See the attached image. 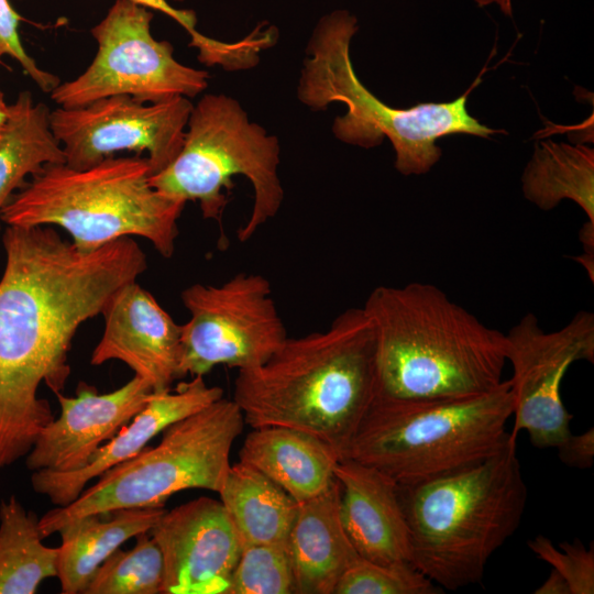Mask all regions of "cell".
<instances>
[{
	"instance_id": "15",
	"label": "cell",
	"mask_w": 594,
	"mask_h": 594,
	"mask_svg": "<svg viewBox=\"0 0 594 594\" xmlns=\"http://www.w3.org/2000/svg\"><path fill=\"white\" fill-rule=\"evenodd\" d=\"M152 394L151 385L136 375L110 393L99 394L86 382L78 383L73 397L55 393L59 417L41 431L26 454L28 470L69 473L84 469L145 407Z\"/></svg>"
},
{
	"instance_id": "31",
	"label": "cell",
	"mask_w": 594,
	"mask_h": 594,
	"mask_svg": "<svg viewBox=\"0 0 594 594\" xmlns=\"http://www.w3.org/2000/svg\"><path fill=\"white\" fill-rule=\"evenodd\" d=\"M20 20L9 0H0V57L9 55L14 58L44 92L51 94L61 84L59 78L40 68L25 52L19 35Z\"/></svg>"
},
{
	"instance_id": "16",
	"label": "cell",
	"mask_w": 594,
	"mask_h": 594,
	"mask_svg": "<svg viewBox=\"0 0 594 594\" xmlns=\"http://www.w3.org/2000/svg\"><path fill=\"white\" fill-rule=\"evenodd\" d=\"M101 315L105 329L91 353V365L121 361L154 393L170 389L178 378L182 324L136 280L117 289Z\"/></svg>"
},
{
	"instance_id": "18",
	"label": "cell",
	"mask_w": 594,
	"mask_h": 594,
	"mask_svg": "<svg viewBox=\"0 0 594 594\" xmlns=\"http://www.w3.org/2000/svg\"><path fill=\"white\" fill-rule=\"evenodd\" d=\"M334 477L340 484L341 521L359 556L383 564L410 562L397 482L349 458L337 462Z\"/></svg>"
},
{
	"instance_id": "33",
	"label": "cell",
	"mask_w": 594,
	"mask_h": 594,
	"mask_svg": "<svg viewBox=\"0 0 594 594\" xmlns=\"http://www.w3.org/2000/svg\"><path fill=\"white\" fill-rule=\"evenodd\" d=\"M534 593L536 594H571L570 587L564 578L551 570L549 576L538 586Z\"/></svg>"
},
{
	"instance_id": "36",
	"label": "cell",
	"mask_w": 594,
	"mask_h": 594,
	"mask_svg": "<svg viewBox=\"0 0 594 594\" xmlns=\"http://www.w3.org/2000/svg\"><path fill=\"white\" fill-rule=\"evenodd\" d=\"M9 116V105L6 102L4 95L0 90V135L6 127Z\"/></svg>"
},
{
	"instance_id": "4",
	"label": "cell",
	"mask_w": 594,
	"mask_h": 594,
	"mask_svg": "<svg viewBox=\"0 0 594 594\" xmlns=\"http://www.w3.org/2000/svg\"><path fill=\"white\" fill-rule=\"evenodd\" d=\"M397 484L410 563L450 591L481 582L490 558L518 529L528 498L510 432L496 453L476 464Z\"/></svg>"
},
{
	"instance_id": "30",
	"label": "cell",
	"mask_w": 594,
	"mask_h": 594,
	"mask_svg": "<svg viewBox=\"0 0 594 594\" xmlns=\"http://www.w3.org/2000/svg\"><path fill=\"white\" fill-rule=\"evenodd\" d=\"M142 7L160 11L180 24L189 34L191 47L198 51V59L207 66H229L234 59L237 46L233 42H223L208 37L196 29L197 18L191 10H179L167 0H131ZM182 1V0H176Z\"/></svg>"
},
{
	"instance_id": "6",
	"label": "cell",
	"mask_w": 594,
	"mask_h": 594,
	"mask_svg": "<svg viewBox=\"0 0 594 594\" xmlns=\"http://www.w3.org/2000/svg\"><path fill=\"white\" fill-rule=\"evenodd\" d=\"M358 31L356 18L346 10L323 15L315 26L299 79L298 99L312 110L342 102L346 112L338 117L332 132L340 141L371 148L387 138L395 151V168L405 176L428 173L441 157L436 141L455 133L480 138L501 132L473 118L466 108L474 85L449 102H425L394 108L380 100L360 81L350 44Z\"/></svg>"
},
{
	"instance_id": "10",
	"label": "cell",
	"mask_w": 594,
	"mask_h": 594,
	"mask_svg": "<svg viewBox=\"0 0 594 594\" xmlns=\"http://www.w3.org/2000/svg\"><path fill=\"white\" fill-rule=\"evenodd\" d=\"M153 13L131 0H117L91 29L98 51L76 79L59 84L51 98L63 108L128 95L154 103L193 98L208 87L209 74L180 64L167 41L152 36Z\"/></svg>"
},
{
	"instance_id": "22",
	"label": "cell",
	"mask_w": 594,
	"mask_h": 594,
	"mask_svg": "<svg viewBox=\"0 0 594 594\" xmlns=\"http://www.w3.org/2000/svg\"><path fill=\"white\" fill-rule=\"evenodd\" d=\"M218 494L242 547L286 544L298 503L266 475L239 461Z\"/></svg>"
},
{
	"instance_id": "28",
	"label": "cell",
	"mask_w": 594,
	"mask_h": 594,
	"mask_svg": "<svg viewBox=\"0 0 594 594\" xmlns=\"http://www.w3.org/2000/svg\"><path fill=\"white\" fill-rule=\"evenodd\" d=\"M442 588L410 562L375 563L360 558L341 576L333 594H439Z\"/></svg>"
},
{
	"instance_id": "32",
	"label": "cell",
	"mask_w": 594,
	"mask_h": 594,
	"mask_svg": "<svg viewBox=\"0 0 594 594\" xmlns=\"http://www.w3.org/2000/svg\"><path fill=\"white\" fill-rule=\"evenodd\" d=\"M559 459L566 466L590 469L594 461V429L580 435L572 432L557 447Z\"/></svg>"
},
{
	"instance_id": "5",
	"label": "cell",
	"mask_w": 594,
	"mask_h": 594,
	"mask_svg": "<svg viewBox=\"0 0 594 594\" xmlns=\"http://www.w3.org/2000/svg\"><path fill=\"white\" fill-rule=\"evenodd\" d=\"M146 157H109L86 169L45 165L1 211L6 226H56L88 253L124 237H141L172 257L184 201L150 184Z\"/></svg>"
},
{
	"instance_id": "27",
	"label": "cell",
	"mask_w": 594,
	"mask_h": 594,
	"mask_svg": "<svg viewBox=\"0 0 594 594\" xmlns=\"http://www.w3.org/2000/svg\"><path fill=\"white\" fill-rule=\"evenodd\" d=\"M296 581L286 544L243 546L229 594H293Z\"/></svg>"
},
{
	"instance_id": "34",
	"label": "cell",
	"mask_w": 594,
	"mask_h": 594,
	"mask_svg": "<svg viewBox=\"0 0 594 594\" xmlns=\"http://www.w3.org/2000/svg\"><path fill=\"white\" fill-rule=\"evenodd\" d=\"M580 241L585 252L594 253V223L587 221L580 231Z\"/></svg>"
},
{
	"instance_id": "26",
	"label": "cell",
	"mask_w": 594,
	"mask_h": 594,
	"mask_svg": "<svg viewBox=\"0 0 594 594\" xmlns=\"http://www.w3.org/2000/svg\"><path fill=\"white\" fill-rule=\"evenodd\" d=\"M129 550L117 549L97 569L82 594H160L164 564L150 532L135 537Z\"/></svg>"
},
{
	"instance_id": "25",
	"label": "cell",
	"mask_w": 594,
	"mask_h": 594,
	"mask_svg": "<svg viewBox=\"0 0 594 594\" xmlns=\"http://www.w3.org/2000/svg\"><path fill=\"white\" fill-rule=\"evenodd\" d=\"M38 517L15 495L0 503V594H34L57 576L59 547L43 543Z\"/></svg>"
},
{
	"instance_id": "20",
	"label": "cell",
	"mask_w": 594,
	"mask_h": 594,
	"mask_svg": "<svg viewBox=\"0 0 594 594\" xmlns=\"http://www.w3.org/2000/svg\"><path fill=\"white\" fill-rule=\"evenodd\" d=\"M241 462L253 466L297 503L324 492L336 480L338 453L318 437L288 427L252 428L240 449Z\"/></svg>"
},
{
	"instance_id": "3",
	"label": "cell",
	"mask_w": 594,
	"mask_h": 594,
	"mask_svg": "<svg viewBox=\"0 0 594 594\" xmlns=\"http://www.w3.org/2000/svg\"><path fill=\"white\" fill-rule=\"evenodd\" d=\"M362 308L375 333L378 394L466 397L503 382L505 333L487 327L436 285L377 286Z\"/></svg>"
},
{
	"instance_id": "9",
	"label": "cell",
	"mask_w": 594,
	"mask_h": 594,
	"mask_svg": "<svg viewBox=\"0 0 594 594\" xmlns=\"http://www.w3.org/2000/svg\"><path fill=\"white\" fill-rule=\"evenodd\" d=\"M244 425L239 406L224 397L172 424L155 447H145L107 470L72 504L56 506L38 518L42 538L81 516L164 506L168 497L184 490L219 493L231 466L232 446Z\"/></svg>"
},
{
	"instance_id": "19",
	"label": "cell",
	"mask_w": 594,
	"mask_h": 594,
	"mask_svg": "<svg viewBox=\"0 0 594 594\" xmlns=\"http://www.w3.org/2000/svg\"><path fill=\"white\" fill-rule=\"evenodd\" d=\"M287 551L298 594H333L344 572L361 557L340 517L337 479L321 494L298 503Z\"/></svg>"
},
{
	"instance_id": "7",
	"label": "cell",
	"mask_w": 594,
	"mask_h": 594,
	"mask_svg": "<svg viewBox=\"0 0 594 594\" xmlns=\"http://www.w3.org/2000/svg\"><path fill=\"white\" fill-rule=\"evenodd\" d=\"M513 409L509 380L466 397L408 399L377 393L342 458L399 484L433 479L496 453L509 437Z\"/></svg>"
},
{
	"instance_id": "11",
	"label": "cell",
	"mask_w": 594,
	"mask_h": 594,
	"mask_svg": "<svg viewBox=\"0 0 594 594\" xmlns=\"http://www.w3.org/2000/svg\"><path fill=\"white\" fill-rule=\"evenodd\" d=\"M180 298L190 318L182 324L178 378L204 376L217 365L256 367L288 338L271 283L261 274L241 272L221 285L197 283Z\"/></svg>"
},
{
	"instance_id": "12",
	"label": "cell",
	"mask_w": 594,
	"mask_h": 594,
	"mask_svg": "<svg viewBox=\"0 0 594 594\" xmlns=\"http://www.w3.org/2000/svg\"><path fill=\"white\" fill-rule=\"evenodd\" d=\"M504 351L513 367L510 435L517 439L525 431L534 447L557 448L572 432L573 418L563 404L561 383L572 363L594 362V315L581 310L561 329L547 332L537 316L527 312L505 333Z\"/></svg>"
},
{
	"instance_id": "23",
	"label": "cell",
	"mask_w": 594,
	"mask_h": 594,
	"mask_svg": "<svg viewBox=\"0 0 594 594\" xmlns=\"http://www.w3.org/2000/svg\"><path fill=\"white\" fill-rule=\"evenodd\" d=\"M50 112L44 103H35L29 91H21L9 105L8 120L0 135V217L29 176L47 164L65 163L63 148L50 125Z\"/></svg>"
},
{
	"instance_id": "8",
	"label": "cell",
	"mask_w": 594,
	"mask_h": 594,
	"mask_svg": "<svg viewBox=\"0 0 594 594\" xmlns=\"http://www.w3.org/2000/svg\"><path fill=\"white\" fill-rule=\"evenodd\" d=\"M183 146L175 160L150 184L160 193L198 201L202 217L220 223L233 176L252 185L254 201L238 239L245 242L279 211L284 189L278 176L279 143L276 136L251 122L240 103L223 94H207L193 107Z\"/></svg>"
},
{
	"instance_id": "37",
	"label": "cell",
	"mask_w": 594,
	"mask_h": 594,
	"mask_svg": "<svg viewBox=\"0 0 594 594\" xmlns=\"http://www.w3.org/2000/svg\"><path fill=\"white\" fill-rule=\"evenodd\" d=\"M593 253L591 252H585L583 255H580L578 257H575V260L579 261V263H581L585 270L587 271L588 275H590V272H591V276H592V279H593Z\"/></svg>"
},
{
	"instance_id": "14",
	"label": "cell",
	"mask_w": 594,
	"mask_h": 594,
	"mask_svg": "<svg viewBox=\"0 0 594 594\" xmlns=\"http://www.w3.org/2000/svg\"><path fill=\"white\" fill-rule=\"evenodd\" d=\"M164 564L161 594H229L242 550L222 503L201 496L165 510L150 530Z\"/></svg>"
},
{
	"instance_id": "2",
	"label": "cell",
	"mask_w": 594,
	"mask_h": 594,
	"mask_svg": "<svg viewBox=\"0 0 594 594\" xmlns=\"http://www.w3.org/2000/svg\"><path fill=\"white\" fill-rule=\"evenodd\" d=\"M377 393L374 328L355 307L326 330L287 338L263 364L238 371L232 400L251 428L311 433L341 459Z\"/></svg>"
},
{
	"instance_id": "24",
	"label": "cell",
	"mask_w": 594,
	"mask_h": 594,
	"mask_svg": "<svg viewBox=\"0 0 594 594\" xmlns=\"http://www.w3.org/2000/svg\"><path fill=\"white\" fill-rule=\"evenodd\" d=\"M525 198L544 211L574 201L594 223V151L585 145L543 141L521 176Z\"/></svg>"
},
{
	"instance_id": "17",
	"label": "cell",
	"mask_w": 594,
	"mask_h": 594,
	"mask_svg": "<svg viewBox=\"0 0 594 594\" xmlns=\"http://www.w3.org/2000/svg\"><path fill=\"white\" fill-rule=\"evenodd\" d=\"M221 397H223L222 388L207 385L200 375L179 383L175 389L153 392L145 407L99 448L87 466L69 473L34 471L31 475L32 488L35 493L47 497L53 505L67 506L79 497L91 480L140 453L172 424Z\"/></svg>"
},
{
	"instance_id": "35",
	"label": "cell",
	"mask_w": 594,
	"mask_h": 594,
	"mask_svg": "<svg viewBox=\"0 0 594 594\" xmlns=\"http://www.w3.org/2000/svg\"><path fill=\"white\" fill-rule=\"evenodd\" d=\"M479 7H486L495 3L499 7L501 11L506 15H512V0H474Z\"/></svg>"
},
{
	"instance_id": "21",
	"label": "cell",
	"mask_w": 594,
	"mask_h": 594,
	"mask_svg": "<svg viewBox=\"0 0 594 594\" xmlns=\"http://www.w3.org/2000/svg\"><path fill=\"white\" fill-rule=\"evenodd\" d=\"M165 510L164 506L120 508L65 522L57 531L61 592L84 593L101 563L125 541L150 532Z\"/></svg>"
},
{
	"instance_id": "1",
	"label": "cell",
	"mask_w": 594,
	"mask_h": 594,
	"mask_svg": "<svg viewBox=\"0 0 594 594\" xmlns=\"http://www.w3.org/2000/svg\"><path fill=\"white\" fill-rule=\"evenodd\" d=\"M0 278V471L25 458L55 417L46 385L63 392L78 328L147 268L131 237L84 253L51 226H7Z\"/></svg>"
},
{
	"instance_id": "29",
	"label": "cell",
	"mask_w": 594,
	"mask_h": 594,
	"mask_svg": "<svg viewBox=\"0 0 594 594\" xmlns=\"http://www.w3.org/2000/svg\"><path fill=\"white\" fill-rule=\"evenodd\" d=\"M529 549L540 560L549 563L566 581L571 594L594 593V547L586 548L575 539L564 541L554 547L552 541L542 535L528 541Z\"/></svg>"
},
{
	"instance_id": "13",
	"label": "cell",
	"mask_w": 594,
	"mask_h": 594,
	"mask_svg": "<svg viewBox=\"0 0 594 594\" xmlns=\"http://www.w3.org/2000/svg\"><path fill=\"white\" fill-rule=\"evenodd\" d=\"M193 107L186 97L146 103L117 95L59 107L50 112V125L72 168H89L122 151L145 152L152 176L178 155Z\"/></svg>"
},
{
	"instance_id": "38",
	"label": "cell",
	"mask_w": 594,
	"mask_h": 594,
	"mask_svg": "<svg viewBox=\"0 0 594 594\" xmlns=\"http://www.w3.org/2000/svg\"><path fill=\"white\" fill-rule=\"evenodd\" d=\"M1 58V57H0Z\"/></svg>"
}]
</instances>
